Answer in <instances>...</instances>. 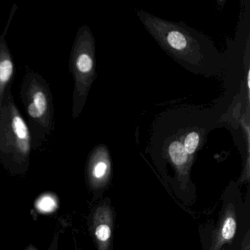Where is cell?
I'll return each mask as SVG.
<instances>
[{"instance_id":"1","label":"cell","mask_w":250,"mask_h":250,"mask_svg":"<svg viewBox=\"0 0 250 250\" xmlns=\"http://www.w3.org/2000/svg\"><path fill=\"white\" fill-rule=\"evenodd\" d=\"M140 21L167 54L191 71H203L208 60V42L185 24L172 22L147 14L137 12Z\"/></svg>"},{"instance_id":"2","label":"cell","mask_w":250,"mask_h":250,"mask_svg":"<svg viewBox=\"0 0 250 250\" xmlns=\"http://www.w3.org/2000/svg\"><path fill=\"white\" fill-rule=\"evenodd\" d=\"M20 94L31 134L32 147L36 149L48 141L55 131L53 95L44 77L27 65Z\"/></svg>"},{"instance_id":"3","label":"cell","mask_w":250,"mask_h":250,"mask_svg":"<svg viewBox=\"0 0 250 250\" xmlns=\"http://www.w3.org/2000/svg\"><path fill=\"white\" fill-rule=\"evenodd\" d=\"M11 88L12 84L7 89L0 110V159L11 166L26 168L33 149L31 134Z\"/></svg>"},{"instance_id":"4","label":"cell","mask_w":250,"mask_h":250,"mask_svg":"<svg viewBox=\"0 0 250 250\" xmlns=\"http://www.w3.org/2000/svg\"><path fill=\"white\" fill-rule=\"evenodd\" d=\"M96 42L87 25L79 28L69 58V68L74 86L72 118H78L84 109L92 84L96 78Z\"/></svg>"},{"instance_id":"5","label":"cell","mask_w":250,"mask_h":250,"mask_svg":"<svg viewBox=\"0 0 250 250\" xmlns=\"http://www.w3.org/2000/svg\"><path fill=\"white\" fill-rule=\"evenodd\" d=\"M112 172L110 154L104 145L96 146L90 153L87 165V179L93 189L104 188L109 182Z\"/></svg>"},{"instance_id":"6","label":"cell","mask_w":250,"mask_h":250,"mask_svg":"<svg viewBox=\"0 0 250 250\" xmlns=\"http://www.w3.org/2000/svg\"><path fill=\"white\" fill-rule=\"evenodd\" d=\"M17 9L18 6L14 4L10 12L8 22L3 31L0 34V110L2 109L7 89L12 84L15 71L14 58L7 42L6 36Z\"/></svg>"},{"instance_id":"7","label":"cell","mask_w":250,"mask_h":250,"mask_svg":"<svg viewBox=\"0 0 250 250\" xmlns=\"http://www.w3.org/2000/svg\"><path fill=\"white\" fill-rule=\"evenodd\" d=\"M113 219V211L108 204L101 205L93 213L92 229L98 250H109Z\"/></svg>"},{"instance_id":"8","label":"cell","mask_w":250,"mask_h":250,"mask_svg":"<svg viewBox=\"0 0 250 250\" xmlns=\"http://www.w3.org/2000/svg\"><path fill=\"white\" fill-rule=\"evenodd\" d=\"M237 229L236 211L235 205L229 203L222 212L217 227L213 231L209 250H222L224 245L230 244Z\"/></svg>"},{"instance_id":"9","label":"cell","mask_w":250,"mask_h":250,"mask_svg":"<svg viewBox=\"0 0 250 250\" xmlns=\"http://www.w3.org/2000/svg\"><path fill=\"white\" fill-rule=\"evenodd\" d=\"M167 156L175 168L181 188L185 191L189 181L190 169L192 161L188 157L183 146L182 139H174L166 147Z\"/></svg>"},{"instance_id":"10","label":"cell","mask_w":250,"mask_h":250,"mask_svg":"<svg viewBox=\"0 0 250 250\" xmlns=\"http://www.w3.org/2000/svg\"><path fill=\"white\" fill-rule=\"evenodd\" d=\"M182 143L188 157L193 161L194 153L202 143L201 134L197 130H191L184 135Z\"/></svg>"},{"instance_id":"11","label":"cell","mask_w":250,"mask_h":250,"mask_svg":"<svg viewBox=\"0 0 250 250\" xmlns=\"http://www.w3.org/2000/svg\"><path fill=\"white\" fill-rule=\"evenodd\" d=\"M39 209L43 211H50L53 210V200L51 197H45L39 202Z\"/></svg>"},{"instance_id":"12","label":"cell","mask_w":250,"mask_h":250,"mask_svg":"<svg viewBox=\"0 0 250 250\" xmlns=\"http://www.w3.org/2000/svg\"><path fill=\"white\" fill-rule=\"evenodd\" d=\"M250 232L247 231L241 244V250H250Z\"/></svg>"},{"instance_id":"13","label":"cell","mask_w":250,"mask_h":250,"mask_svg":"<svg viewBox=\"0 0 250 250\" xmlns=\"http://www.w3.org/2000/svg\"><path fill=\"white\" fill-rule=\"evenodd\" d=\"M25 250H39L37 248L33 245H29ZM49 250H58V237L55 238V241L52 242V245H51Z\"/></svg>"}]
</instances>
